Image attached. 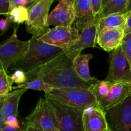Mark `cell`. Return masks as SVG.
I'll list each match as a JSON object with an SVG mask.
<instances>
[{"label":"cell","mask_w":131,"mask_h":131,"mask_svg":"<svg viewBox=\"0 0 131 131\" xmlns=\"http://www.w3.org/2000/svg\"><path fill=\"white\" fill-rule=\"evenodd\" d=\"M27 77L35 76L54 88H81L90 89L92 84L78 77L73 60L65 52L59 54L40 69L26 73Z\"/></svg>","instance_id":"6da1fadb"},{"label":"cell","mask_w":131,"mask_h":131,"mask_svg":"<svg viewBox=\"0 0 131 131\" xmlns=\"http://www.w3.org/2000/svg\"><path fill=\"white\" fill-rule=\"evenodd\" d=\"M26 53L12 65V70L20 69L26 73L35 71L64 52L59 47L51 46L31 37Z\"/></svg>","instance_id":"7a4b0ae2"},{"label":"cell","mask_w":131,"mask_h":131,"mask_svg":"<svg viewBox=\"0 0 131 131\" xmlns=\"http://www.w3.org/2000/svg\"><path fill=\"white\" fill-rule=\"evenodd\" d=\"M90 90L104 111L120 104L131 95V83L99 80Z\"/></svg>","instance_id":"3957f363"},{"label":"cell","mask_w":131,"mask_h":131,"mask_svg":"<svg viewBox=\"0 0 131 131\" xmlns=\"http://www.w3.org/2000/svg\"><path fill=\"white\" fill-rule=\"evenodd\" d=\"M45 96L62 104L83 111L89 107H101L94 94L89 89L54 88L50 92L45 93Z\"/></svg>","instance_id":"277c9868"},{"label":"cell","mask_w":131,"mask_h":131,"mask_svg":"<svg viewBox=\"0 0 131 131\" xmlns=\"http://www.w3.org/2000/svg\"><path fill=\"white\" fill-rule=\"evenodd\" d=\"M25 124L42 131L60 129L54 110L46 97L38 99L35 108L26 118Z\"/></svg>","instance_id":"5b68a950"},{"label":"cell","mask_w":131,"mask_h":131,"mask_svg":"<svg viewBox=\"0 0 131 131\" xmlns=\"http://www.w3.org/2000/svg\"><path fill=\"white\" fill-rule=\"evenodd\" d=\"M54 0H37L28 8V19L26 22V30L32 37L39 38L49 31L47 24L49 12Z\"/></svg>","instance_id":"8992f818"},{"label":"cell","mask_w":131,"mask_h":131,"mask_svg":"<svg viewBox=\"0 0 131 131\" xmlns=\"http://www.w3.org/2000/svg\"><path fill=\"white\" fill-rule=\"evenodd\" d=\"M18 26L14 28L11 35L0 44V67L8 69L20 60L28 51L29 42L18 39L17 31Z\"/></svg>","instance_id":"52a82bcc"},{"label":"cell","mask_w":131,"mask_h":131,"mask_svg":"<svg viewBox=\"0 0 131 131\" xmlns=\"http://www.w3.org/2000/svg\"><path fill=\"white\" fill-rule=\"evenodd\" d=\"M51 102L57 116L60 131H84L83 110L62 104L46 97Z\"/></svg>","instance_id":"ba28073f"},{"label":"cell","mask_w":131,"mask_h":131,"mask_svg":"<svg viewBox=\"0 0 131 131\" xmlns=\"http://www.w3.org/2000/svg\"><path fill=\"white\" fill-rule=\"evenodd\" d=\"M109 69L105 80L131 83V69L122 46L109 52Z\"/></svg>","instance_id":"9c48e42d"},{"label":"cell","mask_w":131,"mask_h":131,"mask_svg":"<svg viewBox=\"0 0 131 131\" xmlns=\"http://www.w3.org/2000/svg\"><path fill=\"white\" fill-rule=\"evenodd\" d=\"M111 131H131V95L120 104L106 111Z\"/></svg>","instance_id":"30bf717a"},{"label":"cell","mask_w":131,"mask_h":131,"mask_svg":"<svg viewBox=\"0 0 131 131\" xmlns=\"http://www.w3.org/2000/svg\"><path fill=\"white\" fill-rule=\"evenodd\" d=\"M79 36V31L73 27H54L50 29L38 40L51 46L59 47L64 51L72 46Z\"/></svg>","instance_id":"8fae6325"},{"label":"cell","mask_w":131,"mask_h":131,"mask_svg":"<svg viewBox=\"0 0 131 131\" xmlns=\"http://www.w3.org/2000/svg\"><path fill=\"white\" fill-rule=\"evenodd\" d=\"M75 12L73 1L61 0L49 14L47 24L55 27H72L75 20Z\"/></svg>","instance_id":"7c38bea8"},{"label":"cell","mask_w":131,"mask_h":131,"mask_svg":"<svg viewBox=\"0 0 131 131\" xmlns=\"http://www.w3.org/2000/svg\"><path fill=\"white\" fill-rule=\"evenodd\" d=\"M97 45V24H92L84 28L79 35L75 43L65 51L68 57L74 61L83 49L88 47H95Z\"/></svg>","instance_id":"4fadbf2b"},{"label":"cell","mask_w":131,"mask_h":131,"mask_svg":"<svg viewBox=\"0 0 131 131\" xmlns=\"http://www.w3.org/2000/svg\"><path fill=\"white\" fill-rule=\"evenodd\" d=\"M84 131H107L109 129L106 111L101 107H89L83 115Z\"/></svg>","instance_id":"5bb4252c"},{"label":"cell","mask_w":131,"mask_h":131,"mask_svg":"<svg viewBox=\"0 0 131 131\" xmlns=\"http://www.w3.org/2000/svg\"><path fill=\"white\" fill-rule=\"evenodd\" d=\"M75 17L73 28L78 31H83L84 28L96 23L95 17L91 6L90 0H74Z\"/></svg>","instance_id":"9a60e30c"},{"label":"cell","mask_w":131,"mask_h":131,"mask_svg":"<svg viewBox=\"0 0 131 131\" xmlns=\"http://www.w3.org/2000/svg\"><path fill=\"white\" fill-rule=\"evenodd\" d=\"M125 25L102 32L97 37V43L104 51L110 52L122 45L125 36Z\"/></svg>","instance_id":"2e32d148"},{"label":"cell","mask_w":131,"mask_h":131,"mask_svg":"<svg viewBox=\"0 0 131 131\" xmlns=\"http://www.w3.org/2000/svg\"><path fill=\"white\" fill-rule=\"evenodd\" d=\"M93 58L92 54H80L73 61L74 68L81 79L84 82L93 84L99 81L97 78L91 75L89 69V61Z\"/></svg>","instance_id":"e0dca14e"},{"label":"cell","mask_w":131,"mask_h":131,"mask_svg":"<svg viewBox=\"0 0 131 131\" xmlns=\"http://www.w3.org/2000/svg\"><path fill=\"white\" fill-rule=\"evenodd\" d=\"M129 0H102V10L96 17V23L113 14H126L129 12Z\"/></svg>","instance_id":"ac0fdd59"},{"label":"cell","mask_w":131,"mask_h":131,"mask_svg":"<svg viewBox=\"0 0 131 131\" xmlns=\"http://www.w3.org/2000/svg\"><path fill=\"white\" fill-rule=\"evenodd\" d=\"M26 89H17L9 93L6 96L3 106V116L4 120L10 116H17L18 107L22 95L27 92Z\"/></svg>","instance_id":"d6986e66"},{"label":"cell","mask_w":131,"mask_h":131,"mask_svg":"<svg viewBox=\"0 0 131 131\" xmlns=\"http://www.w3.org/2000/svg\"><path fill=\"white\" fill-rule=\"evenodd\" d=\"M127 14H113L100 19L97 23V37L106 31L125 25Z\"/></svg>","instance_id":"ffe728a7"},{"label":"cell","mask_w":131,"mask_h":131,"mask_svg":"<svg viewBox=\"0 0 131 131\" xmlns=\"http://www.w3.org/2000/svg\"><path fill=\"white\" fill-rule=\"evenodd\" d=\"M15 90L17 89H26L34 90L43 91L45 93L50 92L54 87L48 83H46L42 79L37 78L35 76L28 77V81L26 83L23 84H19L13 87Z\"/></svg>","instance_id":"44dd1931"},{"label":"cell","mask_w":131,"mask_h":131,"mask_svg":"<svg viewBox=\"0 0 131 131\" xmlns=\"http://www.w3.org/2000/svg\"><path fill=\"white\" fill-rule=\"evenodd\" d=\"M10 22L20 24L26 23L28 19V10L23 6L14 7L9 11L7 16Z\"/></svg>","instance_id":"7402d4cb"},{"label":"cell","mask_w":131,"mask_h":131,"mask_svg":"<svg viewBox=\"0 0 131 131\" xmlns=\"http://www.w3.org/2000/svg\"><path fill=\"white\" fill-rule=\"evenodd\" d=\"M13 81L7 71L0 67V97L7 95L13 88Z\"/></svg>","instance_id":"603a6c76"},{"label":"cell","mask_w":131,"mask_h":131,"mask_svg":"<svg viewBox=\"0 0 131 131\" xmlns=\"http://www.w3.org/2000/svg\"><path fill=\"white\" fill-rule=\"evenodd\" d=\"M10 76L12 80L13 83H17V85L24 84V83H26L27 81H28L26 73L23 71V70H20V69L15 70Z\"/></svg>","instance_id":"cb8c5ba5"},{"label":"cell","mask_w":131,"mask_h":131,"mask_svg":"<svg viewBox=\"0 0 131 131\" xmlns=\"http://www.w3.org/2000/svg\"><path fill=\"white\" fill-rule=\"evenodd\" d=\"M122 47L131 69V33L124 36Z\"/></svg>","instance_id":"d4e9b609"},{"label":"cell","mask_w":131,"mask_h":131,"mask_svg":"<svg viewBox=\"0 0 131 131\" xmlns=\"http://www.w3.org/2000/svg\"><path fill=\"white\" fill-rule=\"evenodd\" d=\"M36 1L37 0H10L9 11L17 6H23L28 8Z\"/></svg>","instance_id":"484cf974"},{"label":"cell","mask_w":131,"mask_h":131,"mask_svg":"<svg viewBox=\"0 0 131 131\" xmlns=\"http://www.w3.org/2000/svg\"><path fill=\"white\" fill-rule=\"evenodd\" d=\"M5 125L6 126L10 127L14 129H19L20 128L19 120H17V116H10L5 120Z\"/></svg>","instance_id":"4316f807"},{"label":"cell","mask_w":131,"mask_h":131,"mask_svg":"<svg viewBox=\"0 0 131 131\" xmlns=\"http://www.w3.org/2000/svg\"><path fill=\"white\" fill-rule=\"evenodd\" d=\"M92 10L95 17L98 16L102 10V0H90Z\"/></svg>","instance_id":"83f0119b"},{"label":"cell","mask_w":131,"mask_h":131,"mask_svg":"<svg viewBox=\"0 0 131 131\" xmlns=\"http://www.w3.org/2000/svg\"><path fill=\"white\" fill-rule=\"evenodd\" d=\"M10 0H0V15L7 16L9 13Z\"/></svg>","instance_id":"f1b7e54d"},{"label":"cell","mask_w":131,"mask_h":131,"mask_svg":"<svg viewBox=\"0 0 131 131\" xmlns=\"http://www.w3.org/2000/svg\"><path fill=\"white\" fill-rule=\"evenodd\" d=\"M10 23H11V22L7 17H6V18H5V19H0V32H1L0 35L3 34L6 31Z\"/></svg>","instance_id":"f546056e"},{"label":"cell","mask_w":131,"mask_h":131,"mask_svg":"<svg viewBox=\"0 0 131 131\" xmlns=\"http://www.w3.org/2000/svg\"><path fill=\"white\" fill-rule=\"evenodd\" d=\"M6 96L0 97V130L5 126V120H4L3 116V106Z\"/></svg>","instance_id":"4dcf8cb0"},{"label":"cell","mask_w":131,"mask_h":131,"mask_svg":"<svg viewBox=\"0 0 131 131\" xmlns=\"http://www.w3.org/2000/svg\"><path fill=\"white\" fill-rule=\"evenodd\" d=\"M124 33L125 35L131 33V10L127 13V17L124 26Z\"/></svg>","instance_id":"1f68e13d"},{"label":"cell","mask_w":131,"mask_h":131,"mask_svg":"<svg viewBox=\"0 0 131 131\" xmlns=\"http://www.w3.org/2000/svg\"><path fill=\"white\" fill-rule=\"evenodd\" d=\"M25 124H24V125L23 127H20L19 129H14V128H11L10 127H8L5 125L0 131H25Z\"/></svg>","instance_id":"d6a6232c"},{"label":"cell","mask_w":131,"mask_h":131,"mask_svg":"<svg viewBox=\"0 0 131 131\" xmlns=\"http://www.w3.org/2000/svg\"><path fill=\"white\" fill-rule=\"evenodd\" d=\"M25 131H42V130H38V129H35V128H33V127H32L28 126V125H26Z\"/></svg>","instance_id":"836d02e7"},{"label":"cell","mask_w":131,"mask_h":131,"mask_svg":"<svg viewBox=\"0 0 131 131\" xmlns=\"http://www.w3.org/2000/svg\"><path fill=\"white\" fill-rule=\"evenodd\" d=\"M107 131H111V130H110V129H108V130H107Z\"/></svg>","instance_id":"e575fe53"},{"label":"cell","mask_w":131,"mask_h":131,"mask_svg":"<svg viewBox=\"0 0 131 131\" xmlns=\"http://www.w3.org/2000/svg\"><path fill=\"white\" fill-rule=\"evenodd\" d=\"M54 131H60L59 130H54Z\"/></svg>","instance_id":"d590c367"}]
</instances>
